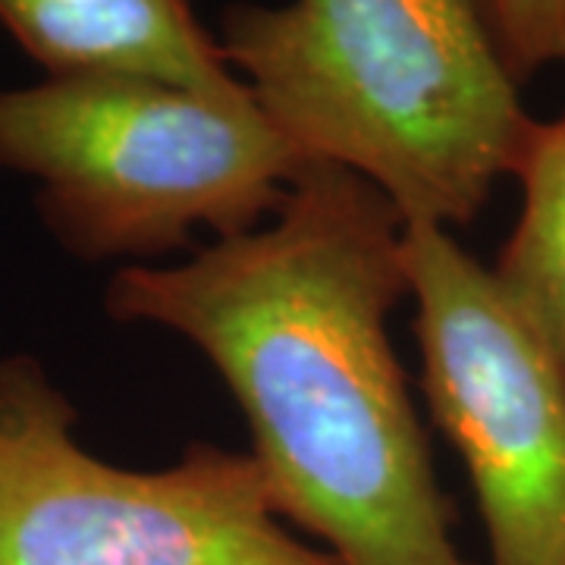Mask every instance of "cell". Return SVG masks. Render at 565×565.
Listing matches in <instances>:
<instances>
[{
	"instance_id": "8",
	"label": "cell",
	"mask_w": 565,
	"mask_h": 565,
	"mask_svg": "<svg viewBox=\"0 0 565 565\" xmlns=\"http://www.w3.org/2000/svg\"><path fill=\"white\" fill-rule=\"evenodd\" d=\"M478 7L519 85L565 63V0H478Z\"/></svg>"
},
{
	"instance_id": "5",
	"label": "cell",
	"mask_w": 565,
	"mask_h": 565,
	"mask_svg": "<svg viewBox=\"0 0 565 565\" xmlns=\"http://www.w3.org/2000/svg\"><path fill=\"white\" fill-rule=\"evenodd\" d=\"M422 390L481 509L490 565H565V367L493 267L405 226Z\"/></svg>"
},
{
	"instance_id": "1",
	"label": "cell",
	"mask_w": 565,
	"mask_h": 565,
	"mask_svg": "<svg viewBox=\"0 0 565 565\" xmlns=\"http://www.w3.org/2000/svg\"><path fill=\"white\" fill-rule=\"evenodd\" d=\"M405 296L403 214L311 161L262 230L120 267L104 311L180 333L217 367L277 515L337 565H471L386 333Z\"/></svg>"
},
{
	"instance_id": "4",
	"label": "cell",
	"mask_w": 565,
	"mask_h": 565,
	"mask_svg": "<svg viewBox=\"0 0 565 565\" xmlns=\"http://www.w3.org/2000/svg\"><path fill=\"white\" fill-rule=\"evenodd\" d=\"M76 424L35 355L0 359V565H337L282 525L252 452L192 444L132 471Z\"/></svg>"
},
{
	"instance_id": "7",
	"label": "cell",
	"mask_w": 565,
	"mask_h": 565,
	"mask_svg": "<svg viewBox=\"0 0 565 565\" xmlns=\"http://www.w3.org/2000/svg\"><path fill=\"white\" fill-rule=\"evenodd\" d=\"M512 180L522 202L493 274L565 367V107L534 120Z\"/></svg>"
},
{
	"instance_id": "6",
	"label": "cell",
	"mask_w": 565,
	"mask_h": 565,
	"mask_svg": "<svg viewBox=\"0 0 565 565\" xmlns=\"http://www.w3.org/2000/svg\"><path fill=\"white\" fill-rule=\"evenodd\" d=\"M0 25L47 76H136L252 98L189 0H0Z\"/></svg>"
},
{
	"instance_id": "3",
	"label": "cell",
	"mask_w": 565,
	"mask_h": 565,
	"mask_svg": "<svg viewBox=\"0 0 565 565\" xmlns=\"http://www.w3.org/2000/svg\"><path fill=\"white\" fill-rule=\"evenodd\" d=\"M311 161L252 98L136 76H47L0 92V167L39 182L35 211L88 264L163 258L204 226L262 230Z\"/></svg>"
},
{
	"instance_id": "2",
	"label": "cell",
	"mask_w": 565,
	"mask_h": 565,
	"mask_svg": "<svg viewBox=\"0 0 565 565\" xmlns=\"http://www.w3.org/2000/svg\"><path fill=\"white\" fill-rule=\"evenodd\" d=\"M217 44L305 161L371 182L405 226L475 221L537 120L478 0L233 3Z\"/></svg>"
}]
</instances>
